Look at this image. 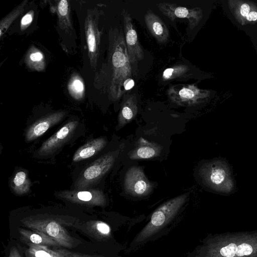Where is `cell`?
<instances>
[{
	"label": "cell",
	"mask_w": 257,
	"mask_h": 257,
	"mask_svg": "<svg viewBox=\"0 0 257 257\" xmlns=\"http://www.w3.org/2000/svg\"><path fill=\"white\" fill-rule=\"evenodd\" d=\"M186 257H257V229L209 233Z\"/></svg>",
	"instance_id": "cell-1"
},
{
	"label": "cell",
	"mask_w": 257,
	"mask_h": 257,
	"mask_svg": "<svg viewBox=\"0 0 257 257\" xmlns=\"http://www.w3.org/2000/svg\"><path fill=\"white\" fill-rule=\"evenodd\" d=\"M189 193H186L165 202L152 214L149 221L131 242L126 252L139 249L146 243L156 240L167 233L186 202Z\"/></svg>",
	"instance_id": "cell-2"
},
{
	"label": "cell",
	"mask_w": 257,
	"mask_h": 257,
	"mask_svg": "<svg viewBox=\"0 0 257 257\" xmlns=\"http://www.w3.org/2000/svg\"><path fill=\"white\" fill-rule=\"evenodd\" d=\"M108 65L110 72L108 80V92L110 99H119L125 92L124 83L132 78V68L128 59L124 33L114 28L109 35Z\"/></svg>",
	"instance_id": "cell-3"
},
{
	"label": "cell",
	"mask_w": 257,
	"mask_h": 257,
	"mask_svg": "<svg viewBox=\"0 0 257 257\" xmlns=\"http://www.w3.org/2000/svg\"><path fill=\"white\" fill-rule=\"evenodd\" d=\"M199 173L204 183L217 192L229 193L234 189L229 168L223 161L214 160L204 164Z\"/></svg>",
	"instance_id": "cell-4"
},
{
	"label": "cell",
	"mask_w": 257,
	"mask_h": 257,
	"mask_svg": "<svg viewBox=\"0 0 257 257\" xmlns=\"http://www.w3.org/2000/svg\"><path fill=\"white\" fill-rule=\"evenodd\" d=\"M116 152L101 156L82 172L75 183L76 190H84L99 180L112 167L117 157Z\"/></svg>",
	"instance_id": "cell-5"
},
{
	"label": "cell",
	"mask_w": 257,
	"mask_h": 257,
	"mask_svg": "<svg viewBox=\"0 0 257 257\" xmlns=\"http://www.w3.org/2000/svg\"><path fill=\"white\" fill-rule=\"evenodd\" d=\"M21 221L26 227L41 231L53 238L60 246L68 248L73 246V239L57 220L51 218L27 217Z\"/></svg>",
	"instance_id": "cell-6"
},
{
	"label": "cell",
	"mask_w": 257,
	"mask_h": 257,
	"mask_svg": "<svg viewBox=\"0 0 257 257\" xmlns=\"http://www.w3.org/2000/svg\"><path fill=\"white\" fill-rule=\"evenodd\" d=\"M79 127V122L76 120L68 122L43 142L36 151V157H47L56 154L62 147L72 140Z\"/></svg>",
	"instance_id": "cell-7"
},
{
	"label": "cell",
	"mask_w": 257,
	"mask_h": 257,
	"mask_svg": "<svg viewBox=\"0 0 257 257\" xmlns=\"http://www.w3.org/2000/svg\"><path fill=\"white\" fill-rule=\"evenodd\" d=\"M125 42L128 59L134 75H137L138 63L144 58V52L138 37L130 14L125 10L122 12Z\"/></svg>",
	"instance_id": "cell-8"
},
{
	"label": "cell",
	"mask_w": 257,
	"mask_h": 257,
	"mask_svg": "<svg viewBox=\"0 0 257 257\" xmlns=\"http://www.w3.org/2000/svg\"><path fill=\"white\" fill-rule=\"evenodd\" d=\"M170 100L177 105L189 106L199 104L208 96V92L194 84H177L170 86L167 91Z\"/></svg>",
	"instance_id": "cell-9"
},
{
	"label": "cell",
	"mask_w": 257,
	"mask_h": 257,
	"mask_svg": "<svg viewBox=\"0 0 257 257\" xmlns=\"http://www.w3.org/2000/svg\"><path fill=\"white\" fill-rule=\"evenodd\" d=\"M62 200L87 207L104 206L106 198L103 192L98 189L64 190L57 192Z\"/></svg>",
	"instance_id": "cell-10"
},
{
	"label": "cell",
	"mask_w": 257,
	"mask_h": 257,
	"mask_svg": "<svg viewBox=\"0 0 257 257\" xmlns=\"http://www.w3.org/2000/svg\"><path fill=\"white\" fill-rule=\"evenodd\" d=\"M125 192L135 197L148 195L152 191V183L146 177L140 167L133 166L126 172L124 178Z\"/></svg>",
	"instance_id": "cell-11"
},
{
	"label": "cell",
	"mask_w": 257,
	"mask_h": 257,
	"mask_svg": "<svg viewBox=\"0 0 257 257\" xmlns=\"http://www.w3.org/2000/svg\"><path fill=\"white\" fill-rule=\"evenodd\" d=\"M157 6L159 10L172 21L176 18L187 19L190 30L197 26L203 17L202 11L199 8H188L165 2L158 4Z\"/></svg>",
	"instance_id": "cell-12"
},
{
	"label": "cell",
	"mask_w": 257,
	"mask_h": 257,
	"mask_svg": "<svg viewBox=\"0 0 257 257\" xmlns=\"http://www.w3.org/2000/svg\"><path fill=\"white\" fill-rule=\"evenodd\" d=\"M65 115V113L63 111L52 113L30 124L25 134L26 141L31 142L43 135L49 128L59 122Z\"/></svg>",
	"instance_id": "cell-13"
},
{
	"label": "cell",
	"mask_w": 257,
	"mask_h": 257,
	"mask_svg": "<svg viewBox=\"0 0 257 257\" xmlns=\"http://www.w3.org/2000/svg\"><path fill=\"white\" fill-rule=\"evenodd\" d=\"M162 149L160 145L141 138L128 156L132 160L152 159L159 156Z\"/></svg>",
	"instance_id": "cell-14"
},
{
	"label": "cell",
	"mask_w": 257,
	"mask_h": 257,
	"mask_svg": "<svg viewBox=\"0 0 257 257\" xmlns=\"http://www.w3.org/2000/svg\"><path fill=\"white\" fill-rule=\"evenodd\" d=\"M145 22L149 31L158 42L165 43L168 41V29L162 20L153 11L149 10L147 12Z\"/></svg>",
	"instance_id": "cell-15"
},
{
	"label": "cell",
	"mask_w": 257,
	"mask_h": 257,
	"mask_svg": "<svg viewBox=\"0 0 257 257\" xmlns=\"http://www.w3.org/2000/svg\"><path fill=\"white\" fill-rule=\"evenodd\" d=\"M85 33L90 62L92 65H95L98 57L100 33L95 22L90 16L87 17L86 20Z\"/></svg>",
	"instance_id": "cell-16"
},
{
	"label": "cell",
	"mask_w": 257,
	"mask_h": 257,
	"mask_svg": "<svg viewBox=\"0 0 257 257\" xmlns=\"http://www.w3.org/2000/svg\"><path fill=\"white\" fill-rule=\"evenodd\" d=\"M137 99L135 94L125 95L118 115V127H121L135 118L138 113Z\"/></svg>",
	"instance_id": "cell-17"
},
{
	"label": "cell",
	"mask_w": 257,
	"mask_h": 257,
	"mask_svg": "<svg viewBox=\"0 0 257 257\" xmlns=\"http://www.w3.org/2000/svg\"><path fill=\"white\" fill-rule=\"evenodd\" d=\"M107 143V139L104 137L89 141L76 150L73 157V161L77 162L91 158L102 150Z\"/></svg>",
	"instance_id": "cell-18"
},
{
	"label": "cell",
	"mask_w": 257,
	"mask_h": 257,
	"mask_svg": "<svg viewBox=\"0 0 257 257\" xmlns=\"http://www.w3.org/2000/svg\"><path fill=\"white\" fill-rule=\"evenodd\" d=\"M26 257H71L75 253L63 249H51L46 245L28 243Z\"/></svg>",
	"instance_id": "cell-19"
},
{
	"label": "cell",
	"mask_w": 257,
	"mask_h": 257,
	"mask_svg": "<svg viewBox=\"0 0 257 257\" xmlns=\"http://www.w3.org/2000/svg\"><path fill=\"white\" fill-rule=\"evenodd\" d=\"M18 230L21 239L28 243L46 246H60L53 238L41 231L28 230L21 227L18 228Z\"/></svg>",
	"instance_id": "cell-20"
},
{
	"label": "cell",
	"mask_w": 257,
	"mask_h": 257,
	"mask_svg": "<svg viewBox=\"0 0 257 257\" xmlns=\"http://www.w3.org/2000/svg\"><path fill=\"white\" fill-rule=\"evenodd\" d=\"M31 185L28 175L23 171L17 172L11 182L12 189L17 195H22L28 193Z\"/></svg>",
	"instance_id": "cell-21"
},
{
	"label": "cell",
	"mask_w": 257,
	"mask_h": 257,
	"mask_svg": "<svg viewBox=\"0 0 257 257\" xmlns=\"http://www.w3.org/2000/svg\"><path fill=\"white\" fill-rule=\"evenodd\" d=\"M190 75V69L188 66L178 64L166 69L163 72L162 78L164 80H170L187 78Z\"/></svg>",
	"instance_id": "cell-22"
},
{
	"label": "cell",
	"mask_w": 257,
	"mask_h": 257,
	"mask_svg": "<svg viewBox=\"0 0 257 257\" xmlns=\"http://www.w3.org/2000/svg\"><path fill=\"white\" fill-rule=\"evenodd\" d=\"M26 61L29 67L37 70L44 68V59L42 53L36 49H31L26 57Z\"/></svg>",
	"instance_id": "cell-23"
},
{
	"label": "cell",
	"mask_w": 257,
	"mask_h": 257,
	"mask_svg": "<svg viewBox=\"0 0 257 257\" xmlns=\"http://www.w3.org/2000/svg\"><path fill=\"white\" fill-rule=\"evenodd\" d=\"M71 95L76 99H81L84 95V86L83 81L78 76L72 77L68 85Z\"/></svg>",
	"instance_id": "cell-24"
},
{
	"label": "cell",
	"mask_w": 257,
	"mask_h": 257,
	"mask_svg": "<svg viewBox=\"0 0 257 257\" xmlns=\"http://www.w3.org/2000/svg\"><path fill=\"white\" fill-rule=\"evenodd\" d=\"M57 12L61 27L68 29L70 25L69 18V5L66 0H61L57 6Z\"/></svg>",
	"instance_id": "cell-25"
},
{
	"label": "cell",
	"mask_w": 257,
	"mask_h": 257,
	"mask_svg": "<svg viewBox=\"0 0 257 257\" xmlns=\"http://www.w3.org/2000/svg\"><path fill=\"white\" fill-rule=\"evenodd\" d=\"M238 15L248 22L257 21V10L246 3L240 4L238 7Z\"/></svg>",
	"instance_id": "cell-26"
},
{
	"label": "cell",
	"mask_w": 257,
	"mask_h": 257,
	"mask_svg": "<svg viewBox=\"0 0 257 257\" xmlns=\"http://www.w3.org/2000/svg\"><path fill=\"white\" fill-rule=\"evenodd\" d=\"M92 229L94 233L99 237L107 239L111 237V228L109 224L104 221H95Z\"/></svg>",
	"instance_id": "cell-27"
},
{
	"label": "cell",
	"mask_w": 257,
	"mask_h": 257,
	"mask_svg": "<svg viewBox=\"0 0 257 257\" xmlns=\"http://www.w3.org/2000/svg\"><path fill=\"white\" fill-rule=\"evenodd\" d=\"M22 8L17 9L15 12L10 14L11 17H7L5 19L4 21H2L1 24V34L2 33L3 30L4 31L6 30L8 27L10 25L11 22L14 20L22 11Z\"/></svg>",
	"instance_id": "cell-28"
},
{
	"label": "cell",
	"mask_w": 257,
	"mask_h": 257,
	"mask_svg": "<svg viewBox=\"0 0 257 257\" xmlns=\"http://www.w3.org/2000/svg\"><path fill=\"white\" fill-rule=\"evenodd\" d=\"M33 12L30 11L26 14L22 19L21 22V28L22 29L26 28L32 22Z\"/></svg>",
	"instance_id": "cell-29"
},
{
	"label": "cell",
	"mask_w": 257,
	"mask_h": 257,
	"mask_svg": "<svg viewBox=\"0 0 257 257\" xmlns=\"http://www.w3.org/2000/svg\"><path fill=\"white\" fill-rule=\"evenodd\" d=\"M135 82L133 78L127 79L124 83V89L125 91L132 89L134 86Z\"/></svg>",
	"instance_id": "cell-30"
},
{
	"label": "cell",
	"mask_w": 257,
	"mask_h": 257,
	"mask_svg": "<svg viewBox=\"0 0 257 257\" xmlns=\"http://www.w3.org/2000/svg\"><path fill=\"white\" fill-rule=\"evenodd\" d=\"M8 257H22L18 249L15 247H11Z\"/></svg>",
	"instance_id": "cell-31"
},
{
	"label": "cell",
	"mask_w": 257,
	"mask_h": 257,
	"mask_svg": "<svg viewBox=\"0 0 257 257\" xmlns=\"http://www.w3.org/2000/svg\"><path fill=\"white\" fill-rule=\"evenodd\" d=\"M71 257H105V256H98V255H88L80 254L75 253Z\"/></svg>",
	"instance_id": "cell-32"
}]
</instances>
